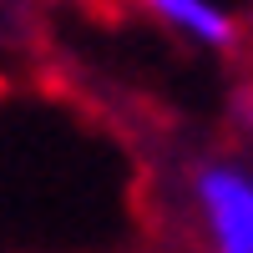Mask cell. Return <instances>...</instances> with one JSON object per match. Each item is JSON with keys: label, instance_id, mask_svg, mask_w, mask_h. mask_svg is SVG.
<instances>
[{"label": "cell", "instance_id": "6da1fadb", "mask_svg": "<svg viewBox=\"0 0 253 253\" xmlns=\"http://www.w3.org/2000/svg\"><path fill=\"white\" fill-rule=\"evenodd\" d=\"M187 208H193L203 253H253V162L218 152L193 162Z\"/></svg>", "mask_w": 253, "mask_h": 253}, {"label": "cell", "instance_id": "3957f363", "mask_svg": "<svg viewBox=\"0 0 253 253\" xmlns=\"http://www.w3.org/2000/svg\"><path fill=\"white\" fill-rule=\"evenodd\" d=\"M233 122H238V132H243L248 147H253V86H243V91L233 96Z\"/></svg>", "mask_w": 253, "mask_h": 253}, {"label": "cell", "instance_id": "277c9868", "mask_svg": "<svg viewBox=\"0 0 253 253\" xmlns=\"http://www.w3.org/2000/svg\"><path fill=\"white\" fill-rule=\"evenodd\" d=\"M243 41H248V46H253V10L243 15Z\"/></svg>", "mask_w": 253, "mask_h": 253}, {"label": "cell", "instance_id": "7a4b0ae2", "mask_svg": "<svg viewBox=\"0 0 253 253\" xmlns=\"http://www.w3.org/2000/svg\"><path fill=\"white\" fill-rule=\"evenodd\" d=\"M152 20H162L167 31L187 36L203 51H233L243 41V20L223 5V0H132Z\"/></svg>", "mask_w": 253, "mask_h": 253}]
</instances>
